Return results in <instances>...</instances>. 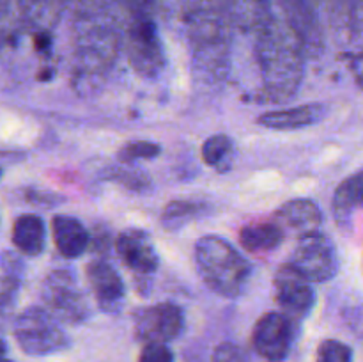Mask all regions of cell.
I'll use <instances>...</instances> for the list:
<instances>
[{
	"label": "cell",
	"instance_id": "cell-9",
	"mask_svg": "<svg viewBox=\"0 0 363 362\" xmlns=\"http://www.w3.org/2000/svg\"><path fill=\"white\" fill-rule=\"evenodd\" d=\"M321 209L311 199H293V201H287L273 215V224L282 231L284 236L287 233H293L298 238H301L305 234L321 231Z\"/></svg>",
	"mask_w": 363,
	"mask_h": 362
},
{
	"label": "cell",
	"instance_id": "cell-11",
	"mask_svg": "<svg viewBox=\"0 0 363 362\" xmlns=\"http://www.w3.org/2000/svg\"><path fill=\"white\" fill-rule=\"evenodd\" d=\"M52 234L57 251L67 259L80 258L85 248L89 247V241H91L84 224L69 215L53 216Z\"/></svg>",
	"mask_w": 363,
	"mask_h": 362
},
{
	"label": "cell",
	"instance_id": "cell-18",
	"mask_svg": "<svg viewBox=\"0 0 363 362\" xmlns=\"http://www.w3.org/2000/svg\"><path fill=\"white\" fill-rule=\"evenodd\" d=\"M230 153H233V141L227 135H213L202 144V160L211 167L222 165Z\"/></svg>",
	"mask_w": 363,
	"mask_h": 362
},
{
	"label": "cell",
	"instance_id": "cell-4",
	"mask_svg": "<svg viewBox=\"0 0 363 362\" xmlns=\"http://www.w3.org/2000/svg\"><path fill=\"white\" fill-rule=\"evenodd\" d=\"M289 265L308 283H326L339 272V254L333 241L315 231L298 238Z\"/></svg>",
	"mask_w": 363,
	"mask_h": 362
},
{
	"label": "cell",
	"instance_id": "cell-1",
	"mask_svg": "<svg viewBox=\"0 0 363 362\" xmlns=\"http://www.w3.org/2000/svg\"><path fill=\"white\" fill-rule=\"evenodd\" d=\"M195 266L202 283L227 298L240 297L252 275L247 258L216 234H206L195 243Z\"/></svg>",
	"mask_w": 363,
	"mask_h": 362
},
{
	"label": "cell",
	"instance_id": "cell-26",
	"mask_svg": "<svg viewBox=\"0 0 363 362\" xmlns=\"http://www.w3.org/2000/svg\"><path fill=\"white\" fill-rule=\"evenodd\" d=\"M0 176H2V170H0Z\"/></svg>",
	"mask_w": 363,
	"mask_h": 362
},
{
	"label": "cell",
	"instance_id": "cell-22",
	"mask_svg": "<svg viewBox=\"0 0 363 362\" xmlns=\"http://www.w3.org/2000/svg\"><path fill=\"white\" fill-rule=\"evenodd\" d=\"M211 362H248L243 348L234 343H222L213 351Z\"/></svg>",
	"mask_w": 363,
	"mask_h": 362
},
{
	"label": "cell",
	"instance_id": "cell-25",
	"mask_svg": "<svg viewBox=\"0 0 363 362\" xmlns=\"http://www.w3.org/2000/svg\"><path fill=\"white\" fill-rule=\"evenodd\" d=\"M0 362H11V361H7V358H4V357H0Z\"/></svg>",
	"mask_w": 363,
	"mask_h": 362
},
{
	"label": "cell",
	"instance_id": "cell-16",
	"mask_svg": "<svg viewBox=\"0 0 363 362\" xmlns=\"http://www.w3.org/2000/svg\"><path fill=\"white\" fill-rule=\"evenodd\" d=\"M284 234L273 222L248 224L240 231V243L248 252H269L279 247Z\"/></svg>",
	"mask_w": 363,
	"mask_h": 362
},
{
	"label": "cell",
	"instance_id": "cell-2",
	"mask_svg": "<svg viewBox=\"0 0 363 362\" xmlns=\"http://www.w3.org/2000/svg\"><path fill=\"white\" fill-rule=\"evenodd\" d=\"M13 332L18 346L32 357H45L69 346V337L60 329L55 316L35 305L18 316Z\"/></svg>",
	"mask_w": 363,
	"mask_h": 362
},
{
	"label": "cell",
	"instance_id": "cell-3",
	"mask_svg": "<svg viewBox=\"0 0 363 362\" xmlns=\"http://www.w3.org/2000/svg\"><path fill=\"white\" fill-rule=\"evenodd\" d=\"M41 298L48 307L46 311L52 312L57 319L82 323L91 314L84 290L69 270H55L48 273L41 286Z\"/></svg>",
	"mask_w": 363,
	"mask_h": 362
},
{
	"label": "cell",
	"instance_id": "cell-20",
	"mask_svg": "<svg viewBox=\"0 0 363 362\" xmlns=\"http://www.w3.org/2000/svg\"><path fill=\"white\" fill-rule=\"evenodd\" d=\"M315 362H353V350L337 339H325L318 348Z\"/></svg>",
	"mask_w": 363,
	"mask_h": 362
},
{
	"label": "cell",
	"instance_id": "cell-10",
	"mask_svg": "<svg viewBox=\"0 0 363 362\" xmlns=\"http://www.w3.org/2000/svg\"><path fill=\"white\" fill-rule=\"evenodd\" d=\"M87 283L103 311H116L123 305L124 283L117 270L103 259H94L85 268Z\"/></svg>",
	"mask_w": 363,
	"mask_h": 362
},
{
	"label": "cell",
	"instance_id": "cell-13",
	"mask_svg": "<svg viewBox=\"0 0 363 362\" xmlns=\"http://www.w3.org/2000/svg\"><path fill=\"white\" fill-rule=\"evenodd\" d=\"M131 43H133V55H137L138 70H149L162 62L160 53V43L156 38L152 21L145 16H138L131 32Z\"/></svg>",
	"mask_w": 363,
	"mask_h": 362
},
{
	"label": "cell",
	"instance_id": "cell-24",
	"mask_svg": "<svg viewBox=\"0 0 363 362\" xmlns=\"http://www.w3.org/2000/svg\"><path fill=\"white\" fill-rule=\"evenodd\" d=\"M4 353H6V343L0 339V357H4Z\"/></svg>",
	"mask_w": 363,
	"mask_h": 362
},
{
	"label": "cell",
	"instance_id": "cell-19",
	"mask_svg": "<svg viewBox=\"0 0 363 362\" xmlns=\"http://www.w3.org/2000/svg\"><path fill=\"white\" fill-rule=\"evenodd\" d=\"M160 146L155 144L151 141H133L128 142L126 146L119 149L117 153V160L126 165H131V163L138 162V160H149V158H156L160 155Z\"/></svg>",
	"mask_w": 363,
	"mask_h": 362
},
{
	"label": "cell",
	"instance_id": "cell-6",
	"mask_svg": "<svg viewBox=\"0 0 363 362\" xmlns=\"http://www.w3.org/2000/svg\"><path fill=\"white\" fill-rule=\"evenodd\" d=\"M275 300L291 322H300L311 312L315 293L311 283L301 277L291 265H282L273 279Z\"/></svg>",
	"mask_w": 363,
	"mask_h": 362
},
{
	"label": "cell",
	"instance_id": "cell-12",
	"mask_svg": "<svg viewBox=\"0 0 363 362\" xmlns=\"http://www.w3.org/2000/svg\"><path fill=\"white\" fill-rule=\"evenodd\" d=\"M323 117V106L318 103L312 105L294 106L289 110H277V112H268L259 117V124L269 130H298V128L311 126L318 123Z\"/></svg>",
	"mask_w": 363,
	"mask_h": 362
},
{
	"label": "cell",
	"instance_id": "cell-21",
	"mask_svg": "<svg viewBox=\"0 0 363 362\" xmlns=\"http://www.w3.org/2000/svg\"><path fill=\"white\" fill-rule=\"evenodd\" d=\"M138 362H174L170 348L163 343H145L142 348Z\"/></svg>",
	"mask_w": 363,
	"mask_h": 362
},
{
	"label": "cell",
	"instance_id": "cell-7",
	"mask_svg": "<svg viewBox=\"0 0 363 362\" xmlns=\"http://www.w3.org/2000/svg\"><path fill=\"white\" fill-rule=\"evenodd\" d=\"M252 344L266 361H282L293 344V322L282 312H266L255 323Z\"/></svg>",
	"mask_w": 363,
	"mask_h": 362
},
{
	"label": "cell",
	"instance_id": "cell-15",
	"mask_svg": "<svg viewBox=\"0 0 363 362\" xmlns=\"http://www.w3.org/2000/svg\"><path fill=\"white\" fill-rule=\"evenodd\" d=\"M362 172L353 174L339 185L335 195H333V215L339 220L340 226H346L347 222H351L353 213L362 206Z\"/></svg>",
	"mask_w": 363,
	"mask_h": 362
},
{
	"label": "cell",
	"instance_id": "cell-17",
	"mask_svg": "<svg viewBox=\"0 0 363 362\" xmlns=\"http://www.w3.org/2000/svg\"><path fill=\"white\" fill-rule=\"evenodd\" d=\"M204 209V204H199L194 201H172L165 206L162 215V224L167 229H177L184 226L188 220L199 216V213Z\"/></svg>",
	"mask_w": 363,
	"mask_h": 362
},
{
	"label": "cell",
	"instance_id": "cell-5",
	"mask_svg": "<svg viewBox=\"0 0 363 362\" xmlns=\"http://www.w3.org/2000/svg\"><path fill=\"white\" fill-rule=\"evenodd\" d=\"M184 329L183 309L170 302L144 307L135 314V336L144 343H169Z\"/></svg>",
	"mask_w": 363,
	"mask_h": 362
},
{
	"label": "cell",
	"instance_id": "cell-14",
	"mask_svg": "<svg viewBox=\"0 0 363 362\" xmlns=\"http://www.w3.org/2000/svg\"><path fill=\"white\" fill-rule=\"evenodd\" d=\"M13 243L27 256L41 254L45 248V224L41 216L34 213L18 216L13 226Z\"/></svg>",
	"mask_w": 363,
	"mask_h": 362
},
{
	"label": "cell",
	"instance_id": "cell-8",
	"mask_svg": "<svg viewBox=\"0 0 363 362\" xmlns=\"http://www.w3.org/2000/svg\"><path fill=\"white\" fill-rule=\"evenodd\" d=\"M116 248L124 265L140 275H151L160 265L155 243L144 229L130 227L117 236Z\"/></svg>",
	"mask_w": 363,
	"mask_h": 362
},
{
	"label": "cell",
	"instance_id": "cell-23",
	"mask_svg": "<svg viewBox=\"0 0 363 362\" xmlns=\"http://www.w3.org/2000/svg\"><path fill=\"white\" fill-rule=\"evenodd\" d=\"M0 265H2L4 272L7 273V279L16 280L18 283V279L23 275V263L20 261L18 256L11 254L9 251H6L2 256H0Z\"/></svg>",
	"mask_w": 363,
	"mask_h": 362
}]
</instances>
